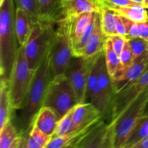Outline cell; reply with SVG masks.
<instances>
[{
	"label": "cell",
	"mask_w": 148,
	"mask_h": 148,
	"mask_svg": "<svg viewBox=\"0 0 148 148\" xmlns=\"http://www.w3.org/2000/svg\"><path fill=\"white\" fill-rule=\"evenodd\" d=\"M148 88V69L137 80L127 84L116 91L114 95L111 111V121H115L120 114L140 94Z\"/></svg>",
	"instance_id": "cell-9"
},
{
	"label": "cell",
	"mask_w": 148,
	"mask_h": 148,
	"mask_svg": "<svg viewBox=\"0 0 148 148\" xmlns=\"http://www.w3.org/2000/svg\"><path fill=\"white\" fill-rule=\"evenodd\" d=\"M57 27L51 50V62L53 77L64 75L73 58L69 36V17H64L56 23Z\"/></svg>",
	"instance_id": "cell-8"
},
{
	"label": "cell",
	"mask_w": 148,
	"mask_h": 148,
	"mask_svg": "<svg viewBox=\"0 0 148 148\" xmlns=\"http://www.w3.org/2000/svg\"><path fill=\"white\" fill-rule=\"evenodd\" d=\"M77 103L75 91L65 74L53 77L43 106L53 110L59 120Z\"/></svg>",
	"instance_id": "cell-7"
},
{
	"label": "cell",
	"mask_w": 148,
	"mask_h": 148,
	"mask_svg": "<svg viewBox=\"0 0 148 148\" xmlns=\"http://www.w3.org/2000/svg\"><path fill=\"white\" fill-rule=\"evenodd\" d=\"M65 75L75 91L78 103L88 102V65L86 59L84 57L73 56Z\"/></svg>",
	"instance_id": "cell-10"
},
{
	"label": "cell",
	"mask_w": 148,
	"mask_h": 148,
	"mask_svg": "<svg viewBox=\"0 0 148 148\" xmlns=\"http://www.w3.org/2000/svg\"><path fill=\"white\" fill-rule=\"evenodd\" d=\"M123 22L124 23V25L126 27V31H127V35H126V39L130 40L132 38H135L140 37V23H136V22L132 21L130 19L127 18L125 17L121 16Z\"/></svg>",
	"instance_id": "cell-30"
},
{
	"label": "cell",
	"mask_w": 148,
	"mask_h": 148,
	"mask_svg": "<svg viewBox=\"0 0 148 148\" xmlns=\"http://www.w3.org/2000/svg\"><path fill=\"white\" fill-rule=\"evenodd\" d=\"M63 0H37L39 20L56 24L63 17Z\"/></svg>",
	"instance_id": "cell-16"
},
{
	"label": "cell",
	"mask_w": 148,
	"mask_h": 148,
	"mask_svg": "<svg viewBox=\"0 0 148 148\" xmlns=\"http://www.w3.org/2000/svg\"><path fill=\"white\" fill-rule=\"evenodd\" d=\"M15 4L4 0L0 4V75L10 82L18 47L14 29Z\"/></svg>",
	"instance_id": "cell-3"
},
{
	"label": "cell",
	"mask_w": 148,
	"mask_h": 148,
	"mask_svg": "<svg viewBox=\"0 0 148 148\" xmlns=\"http://www.w3.org/2000/svg\"><path fill=\"white\" fill-rule=\"evenodd\" d=\"M148 136V114H143L136 124L124 148H131L136 143Z\"/></svg>",
	"instance_id": "cell-24"
},
{
	"label": "cell",
	"mask_w": 148,
	"mask_h": 148,
	"mask_svg": "<svg viewBox=\"0 0 148 148\" xmlns=\"http://www.w3.org/2000/svg\"><path fill=\"white\" fill-rule=\"evenodd\" d=\"M72 119L79 130L103 119L99 110L90 102L77 104L72 109Z\"/></svg>",
	"instance_id": "cell-12"
},
{
	"label": "cell",
	"mask_w": 148,
	"mask_h": 148,
	"mask_svg": "<svg viewBox=\"0 0 148 148\" xmlns=\"http://www.w3.org/2000/svg\"><path fill=\"white\" fill-rule=\"evenodd\" d=\"M106 36L103 32L101 25L99 12H96L95 17V26L90 38L83 50L81 57L85 59L92 58L99 54L104 49Z\"/></svg>",
	"instance_id": "cell-14"
},
{
	"label": "cell",
	"mask_w": 148,
	"mask_h": 148,
	"mask_svg": "<svg viewBox=\"0 0 148 148\" xmlns=\"http://www.w3.org/2000/svg\"><path fill=\"white\" fill-rule=\"evenodd\" d=\"M103 50L107 69L112 78L122 70L120 57L113 49L111 42L108 38H106Z\"/></svg>",
	"instance_id": "cell-22"
},
{
	"label": "cell",
	"mask_w": 148,
	"mask_h": 148,
	"mask_svg": "<svg viewBox=\"0 0 148 148\" xmlns=\"http://www.w3.org/2000/svg\"><path fill=\"white\" fill-rule=\"evenodd\" d=\"M16 7H20L27 13L32 23L39 22L37 0H14Z\"/></svg>",
	"instance_id": "cell-29"
},
{
	"label": "cell",
	"mask_w": 148,
	"mask_h": 148,
	"mask_svg": "<svg viewBox=\"0 0 148 148\" xmlns=\"http://www.w3.org/2000/svg\"><path fill=\"white\" fill-rule=\"evenodd\" d=\"M53 77L51 62V51L38 67L34 78L19 111L16 127L20 135H27L33 128L35 119L43 107L51 82Z\"/></svg>",
	"instance_id": "cell-1"
},
{
	"label": "cell",
	"mask_w": 148,
	"mask_h": 148,
	"mask_svg": "<svg viewBox=\"0 0 148 148\" xmlns=\"http://www.w3.org/2000/svg\"><path fill=\"white\" fill-rule=\"evenodd\" d=\"M30 17L25 10L16 7L14 16V29L19 46H24L33 27Z\"/></svg>",
	"instance_id": "cell-18"
},
{
	"label": "cell",
	"mask_w": 148,
	"mask_h": 148,
	"mask_svg": "<svg viewBox=\"0 0 148 148\" xmlns=\"http://www.w3.org/2000/svg\"><path fill=\"white\" fill-rule=\"evenodd\" d=\"M140 38L145 39L148 42V21L140 23Z\"/></svg>",
	"instance_id": "cell-35"
},
{
	"label": "cell",
	"mask_w": 148,
	"mask_h": 148,
	"mask_svg": "<svg viewBox=\"0 0 148 148\" xmlns=\"http://www.w3.org/2000/svg\"><path fill=\"white\" fill-rule=\"evenodd\" d=\"M116 35L122 36V37L126 38L127 31H126L125 25H124V22H123L122 19H121V15L118 14L116 15Z\"/></svg>",
	"instance_id": "cell-33"
},
{
	"label": "cell",
	"mask_w": 148,
	"mask_h": 148,
	"mask_svg": "<svg viewBox=\"0 0 148 148\" xmlns=\"http://www.w3.org/2000/svg\"><path fill=\"white\" fill-rule=\"evenodd\" d=\"M95 12H87L67 17L69 20V36L72 41V46L83 34L89 23L95 17Z\"/></svg>",
	"instance_id": "cell-20"
},
{
	"label": "cell",
	"mask_w": 148,
	"mask_h": 148,
	"mask_svg": "<svg viewBox=\"0 0 148 148\" xmlns=\"http://www.w3.org/2000/svg\"><path fill=\"white\" fill-rule=\"evenodd\" d=\"M64 148H79V146H78L77 143V141L75 143H72V144L66 146V147H64Z\"/></svg>",
	"instance_id": "cell-38"
},
{
	"label": "cell",
	"mask_w": 148,
	"mask_h": 148,
	"mask_svg": "<svg viewBox=\"0 0 148 148\" xmlns=\"http://www.w3.org/2000/svg\"><path fill=\"white\" fill-rule=\"evenodd\" d=\"M36 71L30 67L24 46H19L10 77V94L14 110H20L34 78Z\"/></svg>",
	"instance_id": "cell-6"
},
{
	"label": "cell",
	"mask_w": 148,
	"mask_h": 148,
	"mask_svg": "<svg viewBox=\"0 0 148 148\" xmlns=\"http://www.w3.org/2000/svg\"><path fill=\"white\" fill-rule=\"evenodd\" d=\"M85 59L88 65V102L99 110L103 119L111 120L115 90L106 64L104 50Z\"/></svg>",
	"instance_id": "cell-2"
},
{
	"label": "cell",
	"mask_w": 148,
	"mask_h": 148,
	"mask_svg": "<svg viewBox=\"0 0 148 148\" xmlns=\"http://www.w3.org/2000/svg\"><path fill=\"white\" fill-rule=\"evenodd\" d=\"M131 148H148V136L136 143Z\"/></svg>",
	"instance_id": "cell-37"
},
{
	"label": "cell",
	"mask_w": 148,
	"mask_h": 148,
	"mask_svg": "<svg viewBox=\"0 0 148 148\" xmlns=\"http://www.w3.org/2000/svg\"><path fill=\"white\" fill-rule=\"evenodd\" d=\"M99 13L101 27L106 37H110L116 35V13L111 9L103 5H101Z\"/></svg>",
	"instance_id": "cell-23"
},
{
	"label": "cell",
	"mask_w": 148,
	"mask_h": 148,
	"mask_svg": "<svg viewBox=\"0 0 148 148\" xmlns=\"http://www.w3.org/2000/svg\"><path fill=\"white\" fill-rule=\"evenodd\" d=\"M111 128V123L106 124L103 119L92 130L77 141L79 148H102Z\"/></svg>",
	"instance_id": "cell-13"
},
{
	"label": "cell",
	"mask_w": 148,
	"mask_h": 148,
	"mask_svg": "<svg viewBox=\"0 0 148 148\" xmlns=\"http://www.w3.org/2000/svg\"><path fill=\"white\" fill-rule=\"evenodd\" d=\"M72 109L70 110L66 115L64 116L61 119L59 120L54 133L51 136V138L59 137V136L66 135V134L74 132L77 130H79V129L77 128L73 121Z\"/></svg>",
	"instance_id": "cell-27"
},
{
	"label": "cell",
	"mask_w": 148,
	"mask_h": 148,
	"mask_svg": "<svg viewBox=\"0 0 148 148\" xmlns=\"http://www.w3.org/2000/svg\"><path fill=\"white\" fill-rule=\"evenodd\" d=\"M111 124V130H110V132L108 134V137H107L105 143H104L103 146L102 148H113L114 146H113V125Z\"/></svg>",
	"instance_id": "cell-36"
},
{
	"label": "cell",
	"mask_w": 148,
	"mask_h": 148,
	"mask_svg": "<svg viewBox=\"0 0 148 148\" xmlns=\"http://www.w3.org/2000/svg\"><path fill=\"white\" fill-rule=\"evenodd\" d=\"M101 0H63L62 12L64 17H71L87 12H99Z\"/></svg>",
	"instance_id": "cell-15"
},
{
	"label": "cell",
	"mask_w": 148,
	"mask_h": 148,
	"mask_svg": "<svg viewBox=\"0 0 148 148\" xmlns=\"http://www.w3.org/2000/svg\"><path fill=\"white\" fill-rule=\"evenodd\" d=\"M58 121L59 118L56 113L48 107L43 106L35 119L33 127L47 135L52 136L56 130Z\"/></svg>",
	"instance_id": "cell-17"
},
{
	"label": "cell",
	"mask_w": 148,
	"mask_h": 148,
	"mask_svg": "<svg viewBox=\"0 0 148 148\" xmlns=\"http://www.w3.org/2000/svg\"><path fill=\"white\" fill-rule=\"evenodd\" d=\"M148 69V56L139 60L134 61V63L125 69L112 77L115 93L122 87L130 82H134L140 79Z\"/></svg>",
	"instance_id": "cell-11"
},
{
	"label": "cell",
	"mask_w": 148,
	"mask_h": 148,
	"mask_svg": "<svg viewBox=\"0 0 148 148\" xmlns=\"http://www.w3.org/2000/svg\"><path fill=\"white\" fill-rule=\"evenodd\" d=\"M131 1H134V2L137 3V4H140V5L143 6V2H144V0H131Z\"/></svg>",
	"instance_id": "cell-39"
},
{
	"label": "cell",
	"mask_w": 148,
	"mask_h": 148,
	"mask_svg": "<svg viewBox=\"0 0 148 148\" xmlns=\"http://www.w3.org/2000/svg\"><path fill=\"white\" fill-rule=\"evenodd\" d=\"M10 82L1 79L0 82V130L11 121L13 111Z\"/></svg>",
	"instance_id": "cell-19"
},
{
	"label": "cell",
	"mask_w": 148,
	"mask_h": 148,
	"mask_svg": "<svg viewBox=\"0 0 148 148\" xmlns=\"http://www.w3.org/2000/svg\"><path fill=\"white\" fill-rule=\"evenodd\" d=\"M143 7L148 10V0H144V2L143 4Z\"/></svg>",
	"instance_id": "cell-40"
},
{
	"label": "cell",
	"mask_w": 148,
	"mask_h": 148,
	"mask_svg": "<svg viewBox=\"0 0 148 148\" xmlns=\"http://www.w3.org/2000/svg\"><path fill=\"white\" fill-rule=\"evenodd\" d=\"M119 57L121 66H122V69H125L130 67L134 63V56H133L132 51L130 47L128 40H126L124 47L121 53H120Z\"/></svg>",
	"instance_id": "cell-31"
},
{
	"label": "cell",
	"mask_w": 148,
	"mask_h": 148,
	"mask_svg": "<svg viewBox=\"0 0 148 148\" xmlns=\"http://www.w3.org/2000/svg\"><path fill=\"white\" fill-rule=\"evenodd\" d=\"M113 148H114V147H113Z\"/></svg>",
	"instance_id": "cell-42"
},
{
	"label": "cell",
	"mask_w": 148,
	"mask_h": 148,
	"mask_svg": "<svg viewBox=\"0 0 148 148\" xmlns=\"http://www.w3.org/2000/svg\"><path fill=\"white\" fill-rule=\"evenodd\" d=\"M20 136L11 120L0 130V148H10Z\"/></svg>",
	"instance_id": "cell-26"
},
{
	"label": "cell",
	"mask_w": 148,
	"mask_h": 148,
	"mask_svg": "<svg viewBox=\"0 0 148 148\" xmlns=\"http://www.w3.org/2000/svg\"><path fill=\"white\" fill-rule=\"evenodd\" d=\"M103 6L111 9L119 15L127 17L136 23H142L148 21L147 10L142 5L122 6V7L113 5Z\"/></svg>",
	"instance_id": "cell-21"
},
{
	"label": "cell",
	"mask_w": 148,
	"mask_h": 148,
	"mask_svg": "<svg viewBox=\"0 0 148 148\" xmlns=\"http://www.w3.org/2000/svg\"><path fill=\"white\" fill-rule=\"evenodd\" d=\"M55 24L39 21L33 25L31 32L24 45L28 64L36 70L51 51L55 36Z\"/></svg>",
	"instance_id": "cell-4"
},
{
	"label": "cell",
	"mask_w": 148,
	"mask_h": 148,
	"mask_svg": "<svg viewBox=\"0 0 148 148\" xmlns=\"http://www.w3.org/2000/svg\"><path fill=\"white\" fill-rule=\"evenodd\" d=\"M148 102V88L126 108L113 125L114 148H124L132 130L140 117L144 114Z\"/></svg>",
	"instance_id": "cell-5"
},
{
	"label": "cell",
	"mask_w": 148,
	"mask_h": 148,
	"mask_svg": "<svg viewBox=\"0 0 148 148\" xmlns=\"http://www.w3.org/2000/svg\"><path fill=\"white\" fill-rule=\"evenodd\" d=\"M144 114H148V102H147V106H146V108H145V110Z\"/></svg>",
	"instance_id": "cell-41"
},
{
	"label": "cell",
	"mask_w": 148,
	"mask_h": 148,
	"mask_svg": "<svg viewBox=\"0 0 148 148\" xmlns=\"http://www.w3.org/2000/svg\"><path fill=\"white\" fill-rule=\"evenodd\" d=\"M107 38L110 39L111 44H112L113 49L115 51L116 53L119 56L120 53L122 51L123 49H124L127 39L125 38L122 37V36H118V35H115V36H110V37Z\"/></svg>",
	"instance_id": "cell-32"
},
{
	"label": "cell",
	"mask_w": 148,
	"mask_h": 148,
	"mask_svg": "<svg viewBox=\"0 0 148 148\" xmlns=\"http://www.w3.org/2000/svg\"><path fill=\"white\" fill-rule=\"evenodd\" d=\"M51 140V136L46 134L36 127H33L26 142L25 148H46Z\"/></svg>",
	"instance_id": "cell-25"
},
{
	"label": "cell",
	"mask_w": 148,
	"mask_h": 148,
	"mask_svg": "<svg viewBox=\"0 0 148 148\" xmlns=\"http://www.w3.org/2000/svg\"><path fill=\"white\" fill-rule=\"evenodd\" d=\"M134 56V62L148 56V42L138 37L128 40Z\"/></svg>",
	"instance_id": "cell-28"
},
{
	"label": "cell",
	"mask_w": 148,
	"mask_h": 148,
	"mask_svg": "<svg viewBox=\"0 0 148 148\" xmlns=\"http://www.w3.org/2000/svg\"><path fill=\"white\" fill-rule=\"evenodd\" d=\"M28 135L29 134H27V135H20L15 140V142L13 143L10 148H25L26 142H27Z\"/></svg>",
	"instance_id": "cell-34"
}]
</instances>
